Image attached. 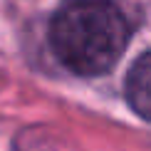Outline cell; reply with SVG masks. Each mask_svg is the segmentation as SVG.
<instances>
[{
    "label": "cell",
    "mask_w": 151,
    "mask_h": 151,
    "mask_svg": "<svg viewBox=\"0 0 151 151\" xmlns=\"http://www.w3.org/2000/svg\"><path fill=\"white\" fill-rule=\"evenodd\" d=\"M50 42L67 70L97 77L109 72L124 55L129 25L116 5L106 0H72L52 17Z\"/></svg>",
    "instance_id": "1"
},
{
    "label": "cell",
    "mask_w": 151,
    "mask_h": 151,
    "mask_svg": "<svg viewBox=\"0 0 151 151\" xmlns=\"http://www.w3.org/2000/svg\"><path fill=\"white\" fill-rule=\"evenodd\" d=\"M127 102L141 119L151 122V50L131 65L127 74Z\"/></svg>",
    "instance_id": "2"
}]
</instances>
